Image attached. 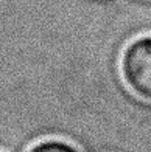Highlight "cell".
Listing matches in <instances>:
<instances>
[{
    "mask_svg": "<svg viewBox=\"0 0 151 152\" xmlns=\"http://www.w3.org/2000/svg\"><path fill=\"white\" fill-rule=\"evenodd\" d=\"M120 70L129 90L151 102V36L136 39L125 48Z\"/></svg>",
    "mask_w": 151,
    "mask_h": 152,
    "instance_id": "1",
    "label": "cell"
},
{
    "mask_svg": "<svg viewBox=\"0 0 151 152\" xmlns=\"http://www.w3.org/2000/svg\"><path fill=\"white\" fill-rule=\"evenodd\" d=\"M28 152H80L69 143L64 141H56V140H49V141H41L28 151Z\"/></svg>",
    "mask_w": 151,
    "mask_h": 152,
    "instance_id": "2",
    "label": "cell"
}]
</instances>
